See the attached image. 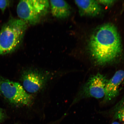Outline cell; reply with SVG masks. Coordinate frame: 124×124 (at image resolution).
<instances>
[{
	"label": "cell",
	"mask_w": 124,
	"mask_h": 124,
	"mask_svg": "<svg viewBox=\"0 0 124 124\" xmlns=\"http://www.w3.org/2000/svg\"><path fill=\"white\" fill-rule=\"evenodd\" d=\"M90 54L97 64L103 65L114 61L122 52V45L117 29L112 24H106L96 29L88 44Z\"/></svg>",
	"instance_id": "6da1fadb"
},
{
	"label": "cell",
	"mask_w": 124,
	"mask_h": 124,
	"mask_svg": "<svg viewBox=\"0 0 124 124\" xmlns=\"http://www.w3.org/2000/svg\"><path fill=\"white\" fill-rule=\"evenodd\" d=\"M27 27L21 19L11 18L0 31V55L14 52L21 45Z\"/></svg>",
	"instance_id": "7a4b0ae2"
},
{
	"label": "cell",
	"mask_w": 124,
	"mask_h": 124,
	"mask_svg": "<svg viewBox=\"0 0 124 124\" xmlns=\"http://www.w3.org/2000/svg\"><path fill=\"white\" fill-rule=\"evenodd\" d=\"M50 7L49 1L44 0H23L17 6V14L20 19L32 25L39 23L47 14Z\"/></svg>",
	"instance_id": "3957f363"
},
{
	"label": "cell",
	"mask_w": 124,
	"mask_h": 124,
	"mask_svg": "<svg viewBox=\"0 0 124 124\" xmlns=\"http://www.w3.org/2000/svg\"><path fill=\"white\" fill-rule=\"evenodd\" d=\"M0 92L10 103L18 106H30L33 102L32 96L17 82L0 79Z\"/></svg>",
	"instance_id": "277c9868"
},
{
	"label": "cell",
	"mask_w": 124,
	"mask_h": 124,
	"mask_svg": "<svg viewBox=\"0 0 124 124\" xmlns=\"http://www.w3.org/2000/svg\"><path fill=\"white\" fill-rule=\"evenodd\" d=\"M53 75L51 72L33 68L26 69L23 72V86L29 94L36 93L45 87Z\"/></svg>",
	"instance_id": "5b68a950"
},
{
	"label": "cell",
	"mask_w": 124,
	"mask_h": 124,
	"mask_svg": "<svg viewBox=\"0 0 124 124\" xmlns=\"http://www.w3.org/2000/svg\"><path fill=\"white\" fill-rule=\"evenodd\" d=\"M108 80L103 74L98 73L89 79L77 94L73 104L84 98L99 99L104 97Z\"/></svg>",
	"instance_id": "8992f818"
},
{
	"label": "cell",
	"mask_w": 124,
	"mask_h": 124,
	"mask_svg": "<svg viewBox=\"0 0 124 124\" xmlns=\"http://www.w3.org/2000/svg\"><path fill=\"white\" fill-rule=\"evenodd\" d=\"M124 80V70H120L115 74L112 78L107 82L105 88L104 101L108 102L117 97L119 88Z\"/></svg>",
	"instance_id": "52a82bcc"
},
{
	"label": "cell",
	"mask_w": 124,
	"mask_h": 124,
	"mask_svg": "<svg viewBox=\"0 0 124 124\" xmlns=\"http://www.w3.org/2000/svg\"><path fill=\"white\" fill-rule=\"evenodd\" d=\"M81 16L95 17L101 13L102 9L97 0H75Z\"/></svg>",
	"instance_id": "ba28073f"
},
{
	"label": "cell",
	"mask_w": 124,
	"mask_h": 124,
	"mask_svg": "<svg viewBox=\"0 0 124 124\" xmlns=\"http://www.w3.org/2000/svg\"><path fill=\"white\" fill-rule=\"evenodd\" d=\"M51 13L53 16L60 19H64L69 17L71 14L69 5L63 0H52L49 2Z\"/></svg>",
	"instance_id": "9c48e42d"
},
{
	"label": "cell",
	"mask_w": 124,
	"mask_h": 124,
	"mask_svg": "<svg viewBox=\"0 0 124 124\" xmlns=\"http://www.w3.org/2000/svg\"><path fill=\"white\" fill-rule=\"evenodd\" d=\"M114 111V117L124 122V100L121 102Z\"/></svg>",
	"instance_id": "30bf717a"
},
{
	"label": "cell",
	"mask_w": 124,
	"mask_h": 124,
	"mask_svg": "<svg viewBox=\"0 0 124 124\" xmlns=\"http://www.w3.org/2000/svg\"><path fill=\"white\" fill-rule=\"evenodd\" d=\"M10 1L6 0H0V9L3 13L10 4Z\"/></svg>",
	"instance_id": "8fae6325"
},
{
	"label": "cell",
	"mask_w": 124,
	"mask_h": 124,
	"mask_svg": "<svg viewBox=\"0 0 124 124\" xmlns=\"http://www.w3.org/2000/svg\"><path fill=\"white\" fill-rule=\"evenodd\" d=\"M98 2L101 5L110 7L114 4L116 1L115 0H97Z\"/></svg>",
	"instance_id": "7c38bea8"
},
{
	"label": "cell",
	"mask_w": 124,
	"mask_h": 124,
	"mask_svg": "<svg viewBox=\"0 0 124 124\" xmlns=\"http://www.w3.org/2000/svg\"><path fill=\"white\" fill-rule=\"evenodd\" d=\"M4 116L5 114L3 111L2 109L0 108V122L4 119Z\"/></svg>",
	"instance_id": "4fadbf2b"
},
{
	"label": "cell",
	"mask_w": 124,
	"mask_h": 124,
	"mask_svg": "<svg viewBox=\"0 0 124 124\" xmlns=\"http://www.w3.org/2000/svg\"><path fill=\"white\" fill-rule=\"evenodd\" d=\"M112 124H120V123H118V122H113V123Z\"/></svg>",
	"instance_id": "5bb4252c"
}]
</instances>
